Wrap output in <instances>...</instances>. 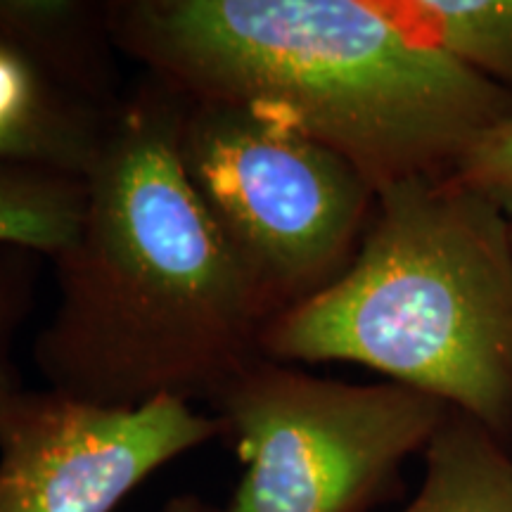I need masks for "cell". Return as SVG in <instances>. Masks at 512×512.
<instances>
[{
  "label": "cell",
  "instance_id": "cell-1",
  "mask_svg": "<svg viewBox=\"0 0 512 512\" xmlns=\"http://www.w3.org/2000/svg\"><path fill=\"white\" fill-rule=\"evenodd\" d=\"M185 110L152 76L107 124L79 233L53 259L57 306L34 342L46 389L112 408L211 403L261 356L273 311L185 174Z\"/></svg>",
  "mask_w": 512,
  "mask_h": 512
},
{
  "label": "cell",
  "instance_id": "cell-2",
  "mask_svg": "<svg viewBox=\"0 0 512 512\" xmlns=\"http://www.w3.org/2000/svg\"><path fill=\"white\" fill-rule=\"evenodd\" d=\"M107 17L155 79L302 133L375 192L451 178L512 114V91L422 46L375 0H138Z\"/></svg>",
  "mask_w": 512,
  "mask_h": 512
},
{
  "label": "cell",
  "instance_id": "cell-3",
  "mask_svg": "<svg viewBox=\"0 0 512 512\" xmlns=\"http://www.w3.org/2000/svg\"><path fill=\"white\" fill-rule=\"evenodd\" d=\"M261 356L370 368L512 451V219L453 178L377 192L351 266L275 316Z\"/></svg>",
  "mask_w": 512,
  "mask_h": 512
},
{
  "label": "cell",
  "instance_id": "cell-4",
  "mask_svg": "<svg viewBox=\"0 0 512 512\" xmlns=\"http://www.w3.org/2000/svg\"><path fill=\"white\" fill-rule=\"evenodd\" d=\"M209 406L245 465L216 512H370L451 411L399 382L328 380L264 356Z\"/></svg>",
  "mask_w": 512,
  "mask_h": 512
},
{
  "label": "cell",
  "instance_id": "cell-5",
  "mask_svg": "<svg viewBox=\"0 0 512 512\" xmlns=\"http://www.w3.org/2000/svg\"><path fill=\"white\" fill-rule=\"evenodd\" d=\"M181 159L273 318L342 278L373 219L361 171L245 107L188 100Z\"/></svg>",
  "mask_w": 512,
  "mask_h": 512
},
{
  "label": "cell",
  "instance_id": "cell-6",
  "mask_svg": "<svg viewBox=\"0 0 512 512\" xmlns=\"http://www.w3.org/2000/svg\"><path fill=\"white\" fill-rule=\"evenodd\" d=\"M216 437L221 420L176 396L112 408L27 389L0 422V512H114Z\"/></svg>",
  "mask_w": 512,
  "mask_h": 512
},
{
  "label": "cell",
  "instance_id": "cell-7",
  "mask_svg": "<svg viewBox=\"0 0 512 512\" xmlns=\"http://www.w3.org/2000/svg\"><path fill=\"white\" fill-rule=\"evenodd\" d=\"M107 124L72 102L38 64L0 38V162H31L86 176Z\"/></svg>",
  "mask_w": 512,
  "mask_h": 512
},
{
  "label": "cell",
  "instance_id": "cell-8",
  "mask_svg": "<svg viewBox=\"0 0 512 512\" xmlns=\"http://www.w3.org/2000/svg\"><path fill=\"white\" fill-rule=\"evenodd\" d=\"M422 458V484L401 512H512V451L470 415L451 408Z\"/></svg>",
  "mask_w": 512,
  "mask_h": 512
},
{
  "label": "cell",
  "instance_id": "cell-9",
  "mask_svg": "<svg viewBox=\"0 0 512 512\" xmlns=\"http://www.w3.org/2000/svg\"><path fill=\"white\" fill-rule=\"evenodd\" d=\"M422 46L512 91V0H375Z\"/></svg>",
  "mask_w": 512,
  "mask_h": 512
},
{
  "label": "cell",
  "instance_id": "cell-10",
  "mask_svg": "<svg viewBox=\"0 0 512 512\" xmlns=\"http://www.w3.org/2000/svg\"><path fill=\"white\" fill-rule=\"evenodd\" d=\"M86 209V176L31 162H0V247L55 259Z\"/></svg>",
  "mask_w": 512,
  "mask_h": 512
},
{
  "label": "cell",
  "instance_id": "cell-11",
  "mask_svg": "<svg viewBox=\"0 0 512 512\" xmlns=\"http://www.w3.org/2000/svg\"><path fill=\"white\" fill-rule=\"evenodd\" d=\"M91 8L67 0H0V38L31 57L43 72L69 76L81 41L91 36ZM72 79V76H69Z\"/></svg>",
  "mask_w": 512,
  "mask_h": 512
},
{
  "label": "cell",
  "instance_id": "cell-12",
  "mask_svg": "<svg viewBox=\"0 0 512 512\" xmlns=\"http://www.w3.org/2000/svg\"><path fill=\"white\" fill-rule=\"evenodd\" d=\"M38 259L27 249L0 247V422L27 392L15 363V342L34 306Z\"/></svg>",
  "mask_w": 512,
  "mask_h": 512
},
{
  "label": "cell",
  "instance_id": "cell-13",
  "mask_svg": "<svg viewBox=\"0 0 512 512\" xmlns=\"http://www.w3.org/2000/svg\"><path fill=\"white\" fill-rule=\"evenodd\" d=\"M451 178L494 202L512 219V114L467 152Z\"/></svg>",
  "mask_w": 512,
  "mask_h": 512
},
{
  "label": "cell",
  "instance_id": "cell-14",
  "mask_svg": "<svg viewBox=\"0 0 512 512\" xmlns=\"http://www.w3.org/2000/svg\"><path fill=\"white\" fill-rule=\"evenodd\" d=\"M162 512H216V505L207 503L197 494H178L164 503Z\"/></svg>",
  "mask_w": 512,
  "mask_h": 512
}]
</instances>
